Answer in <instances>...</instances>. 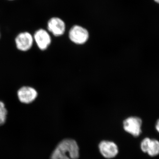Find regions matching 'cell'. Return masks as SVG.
<instances>
[{
	"instance_id": "cell-13",
	"label": "cell",
	"mask_w": 159,
	"mask_h": 159,
	"mask_svg": "<svg viewBox=\"0 0 159 159\" xmlns=\"http://www.w3.org/2000/svg\"><path fill=\"white\" fill-rule=\"evenodd\" d=\"M1 32H0V39H1Z\"/></svg>"
},
{
	"instance_id": "cell-10",
	"label": "cell",
	"mask_w": 159,
	"mask_h": 159,
	"mask_svg": "<svg viewBox=\"0 0 159 159\" xmlns=\"http://www.w3.org/2000/svg\"><path fill=\"white\" fill-rule=\"evenodd\" d=\"M8 111L5 102L0 100V126L6 123L7 119Z\"/></svg>"
},
{
	"instance_id": "cell-4",
	"label": "cell",
	"mask_w": 159,
	"mask_h": 159,
	"mask_svg": "<svg viewBox=\"0 0 159 159\" xmlns=\"http://www.w3.org/2000/svg\"><path fill=\"white\" fill-rule=\"evenodd\" d=\"M89 34L85 28L79 25H74L70 29L69 37L71 41L77 45H82L88 40Z\"/></svg>"
},
{
	"instance_id": "cell-9",
	"label": "cell",
	"mask_w": 159,
	"mask_h": 159,
	"mask_svg": "<svg viewBox=\"0 0 159 159\" xmlns=\"http://www.w3.org/2000/svg\"><path fill=\"white\" fill-rule=\"evenodd\" d=\"M141 148L143 152L150 156H156L159 154V142L155 139L145 138L141 143Z\"/></svg>"
},
{
	"instance_id": "cell-11",
	"label": "cell",
	"mask_w": 159,
	"mask_h": 159,
	"mask_svg": "<svg viewBox=\"0 0 159 159\" xmlns=\"http://www.w3.org/2000/svg\"><path fill=\"white\" fill-rule=\"evenodd\" d=\"M156 128L157 131L159 133V119H158L157 121L156 122Z\"/></svg>"
},
{
	"instance_id": "cell-3",
	"label": "cell",
	"mask_w": 159,
	"mask_h": 159,
	"mask_svg": "<svg viewBox=\"0 0 159 159\" xmlns=\"http://www.w3.org/2000/svg\"><path fill=\"white\" fill-rule=\"evenodd\" d=\"M14 41L16 49L24 53L31 50L34 44L33 35L27 31L20 33L15 38Z\"/></svg>"
},
{
	"instance_id": "cell-6",
	"label": "cell",
	"mask_w": 159,
	"mask_h": 159,
	"mask_svg": "<svg viewBox=\"0 0 159 159\" xmlns=\"http://www.w3.org/2000/svg\"><path fill=\"white\" fill-rule=\"evenodd\" d=\"M123 124L124 130L134 137L139 136L142 133V120L139 117H129L124 120Z\"/></svg>"
},
{
	"instance_id": "cell-1",
	"label": "cell",
	"mask_w": 159,
	"mask_h": 159,
	"mask_svg": "<svg viewBox=\"0 0 159 159\" xmlns=\"http://www.w3.org/2000/svg\"><path fill=\"white\" fill-rule=\"evenodd\" d=\"M79 157V148L76 141L65 139L57 144L50 159H78Z\"/></svg>"
},
{
	"instance_id": "cell-5",
	"label": "cell",
	"mask_w": 159,
	"mask_h": 159,
	"mask_svg": "<svg viewBox=\"0 0 159 159\" xmlns=\"http://www.w3.org/2000/svg\"><path fill=\"white\" fill-rule=\"evenodd\" d=\"M33 36L34 41L40 51H45L51 45L52 42L51 35L45 29H38L34 32Z\"/></svg>"
},
{
	"instance_id": "cell-2",
	"label": "cell",
	"mask_w": 159,
	"mask_h": 159,
	"mask_svg": "<svg viewBox=\"0 0 159 159\" xmlns=\"http://www.w3.org/2000/svg\"><path fill=\"white\" fill-rule=\"evenodd\" d=\"M16 96L20 102L29 105L37 99L39 93L37 90L31 86L23 85L17 90Z\"/></svg>"
},
{
	"instance_id": "cell-7",
	"label": "cell",
	"mask_w": 159,
	"mask_h": 159,
	"mask_svg": "<svg viewBox=\"0 0 159 159\" xmlns=\"http://www.w3.org/2000/svg\"><path fill=\"white\" fill-rule=\"evenodd\" d=\"M66 29L65 23L59 18H52L48 22V30L54 36H61L65 32Z\"/></svg>"
},
{
	"instance_id": "cell-8",
	"label": "cell",
	"mask_w": 159,
	"mask_h": 159,
	"mask_svg": "<svg viewBox=\"0 0 159 159\" xmlns=\"http://www.w3.org/2000/svg\"><path fill=\"white\" fill-rule=\"evenodd\" d=\"M99 151L106 158L115 157L119 152L118 146L113 142L102 141L99 145Z\"/></svg>"
},
{
	"instance_id": "cell-12",
	"label": "cell",
	"mask_w": 159,
	"mask_h": 159,
	"mask_svg": "<svg viewBox=\"0 0 159 159\" xmlns=\"http://www.w3.org/2000/svg\"><path fill=\"white\" fill-rule=\"evenodd\" d=\"M154 1L156 2L157 3H159V0H154Z\"/></svg>"
}]
</instances>
